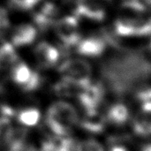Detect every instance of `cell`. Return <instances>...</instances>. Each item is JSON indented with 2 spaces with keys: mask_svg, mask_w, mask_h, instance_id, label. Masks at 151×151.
<instances>
[{
  "mask_svg": "<svg viewBox=\"0 0 151 151\" xmlns=\"http://www.w3.org/2000/svg\"><path fill=\"white\" fill-rule=\"evenodd\" d=\"M104 151H130V150L124 144L116 143V144H111L109 147L105 146Z\"/></svg>",
  "mask_w": 151,
  "mask_h": 151,
  "instance_id": "obj_5",
  "label": "cell"
},
{
  "mask_svg": "<svg viewBox=\"0 0 151 151\" xmlns=\"http://www.w3.org/2000/svg\"><path fill=\"white\" fill-rule=\"evenodd\" d=\"M132 114L128 106L123 103L111 104L105 114V123L113 127H121L131 122Z\"/></svg>",
  "mask_w": 151,
  "mask_h": 151,
  "instance_id": "obj_1",
  "label": "cell"
},
{
  "mask_svg": "<svg viewBox=\"0 0 151 151\" xmlns=\"http://www.w3.org/2000/svg\"><path fill=\"white\" fill-rule=\"evenodd\" d=\"M139 151H151V140L147 141L140 149Z\"/></svg>",
  "mask_w": 151,
  "mask_h": 151,
  "instance_id": "obj_7",
  "label": "cell"
},
{
  "mask_svg": "<svg viewBox=\"0 0 151 151\" xmlns=\"http://www.w3.org/2000/svg\"><path fill=\"white\" fill-rule=\"evenodd\" d=\"M105 146L95 139H87L74 146L73 151H104Z\"/></svg>",
  "mask_w": 151,
  "mask_h": 151,
  "instance_id": "obj_3",
  "label": "cell"
},
{
  "mask_svg": "<svg viewBox=\"0 0 151 151\" xmlns=\"http://www.w3.org/2000/svg\"><path fill=\"white\" fill-rule=\"evenodd\" d=\"M16 4L22 5V6H31L36 0H12Z\"/></svg>",
  "mask_w": 151,
  "mask_h": 151,
  "instance_id": "obj_6",
  "label": "cell"
},
{
  "mask_svg": "<svg viewBox=\"0 0 151 151\" xmlns=\"http://www.w3.org/2000/svg\"><path fill=\"white\" fill-rule=\"evenodd\" d=\"M137 100L140 111L151 112V86L140 90L137 94Z\"/></svg>",
  "mask_w": 151,
  "mask_h": 151,
  "instance_id": "obj_4",
  "label": "cell"
},
{
  "mask_svg": "<svg viewBox=\"0 0 151 151\" xmlns=\"http://www.w3.org/2000/svg\"><path fill=\"white\" fill-rule=\"evenodd\" d=\"M130 123L134 135L140 139L151 140V112L140 111L138 114L132 117Z\"/></svg>",
  "mask_w": 151,
  "mask_h": 151,
  "instance_id": "obj_2",
  "label": "cell"
}]
</instances>
